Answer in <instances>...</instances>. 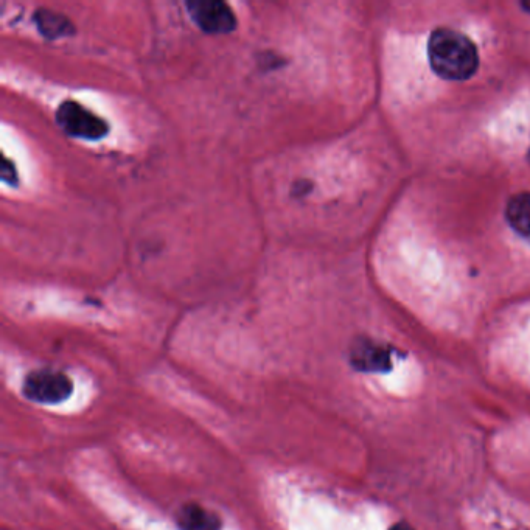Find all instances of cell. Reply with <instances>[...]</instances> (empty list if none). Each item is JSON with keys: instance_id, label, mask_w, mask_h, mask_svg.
I'll list each match as a JSON object with an SVG mask.
<instances>
[{"instance_id": "277c9868", "label": "cell", "mask_w": 530, "mask_h": 530, "mask_svg": "<svg viewBox=\"0 0 530 530\" xmlns=\"http://www.w3.org/2000/svg\"><path fill=\"white\" fill-rule=\"evenodd\" d=\"M195 24L210 35H224L237 28V16L231 5L221 0H190L185 4Z\"/></svg>"}, {"instance_id": "8992f818", "label": "cell", "mask_w": 530, "mask_h": 530, "mask_svg": "<svg viewBox=\"0 0 530 530\" xmlns=\"http://www.w3.org/2000/svg\"><path fill=\"white\" fill-rule=\"evenodd\" d=\"M179 530H221L223 521L217 513L210 512L199 504H185L175 517Z\"/></svg>"}, {"instance_id": "30bf717a", "label": "cell", "mask_w": 530, "mask_h": 530, "mask_svg": "<svg viewBox=\"0 0 530 530\" xmlns=\"http://www.w3.org/2000/svg\"><path fill=\"white\" fill-rule=\"evenodd\" d=\"M389 530H415L411 524L405 523V521H400V523H395L394 526Z\"/></svg>"}, {"instance_id": "52a82bcc", "label": "cell", "mask_w": 530, "mask_h": 530, "mask_svg": "<svg viewBox=\"0 0 530 530\" xmlns=\"http://www.w3.org/2000/svg\"><path fill=\"white\" fill-rule=\"evenodd\" d=\"M36 27L39 33L47 39L64 38V36L74 35L75 27L67 16L49 8H38L35 11Z\"/></svg>"}, {"instance_id": "ba28073f", "label": "cell", "mask_w": 530, "mask_h": 530, "mask_svg": "<svg viewBox=\"0 0 530 530\" xmlns=\"http://www.w3.org/2000/svg\"><path fill=\"white\" fill-rule=\"evenodd\" d=\"M506 220L518 235L530 238V192H521L509 199Z\"/></svg>"}, {"instance_id": "8fae6325", "label": "cell", "mask_w": 530, "mask_h": 530, "mask_svg": "<svg viewBox=\"0 0 530 530\" xmlns=\"http://www.w3.org/2000/svg\"><path fill=\"white\" fill-rule=\"evenodd\" d=\"M521 7H523L524 10L529 11L530 13V2H523V4H521Z\"/></svg>"}, {"instance_id": "6da1fadb", "label": "cell", "mask_w": 530, "mask_h": 530, "mask_svg": "<svg viewBox=\"0 0 530 530\" xmlns=\"http://www.w3.org/2000/svg\"><path fill=\"white\" fill-rule=\"evenodd\" d=\"M429 66L442 80H470L479 69V52L467 35L450 27H439L428 41Z\"/></svg>"}, {"instance_id": "3957f363", "label": "cell", "mask_w": 530, "mask_h": 530, "mask_svg": "<svg viewBox=\"0 0 530 530\" xmlns=\"http://www.w3.org/2000/svg\"><path fill=\"white\" fill-rule=\"evenodd\" d=\"M74 383L63 372L52 369H41L30 372L25 377V397L39 405H58L72 395Z\"/></svg>"}, {"instance_id": "5b68a950", "label": "cell", "mask_w": 530, "mask_h": 530, "mask_svg": "<svg viewBox=\"0 0 530 530\" xmlns=\"http://www.w3.org/2000/svg\"><path fill=\"white\" fill-rule=\"evenodd\" d=\"M350 363L361 372H386L391 369V355L375 342L358 341L350 352Z\"/></svg>"}, {"instance_id": "7a4b0ae2", "label": "cell", "mask_w": 530, "mask_h": 530, "mask_svg": "<svg viewBox=\"0 0 530 530\" xmlns=\"http://www.w3.org/2000/svg\"><path fill=\"white\" fill-rule=\"evenodd\" d=\"M56 122L70 137L100 140L109 133V125L75 100H64L56 109Z\"/></svg>"}, {"instance_id": "9c48e42d", "label": "cell", "mask_w": 530, "mask_h": 530, "mask_svg": "<svg viewBox=\"0 0 530 530\" xmlns=\"http://www.w3.org/2000/svg\"><path fill=\"white\" fill-rule=\"evenodd\" d=\"M0 173H2V181L7 182V184L16 185V182H18V171H16L13 162L7 159V157L2 162Z\"/></svg>"}]
</instances>
